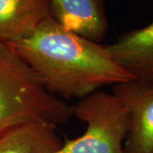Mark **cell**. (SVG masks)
<instances>
[{
    "mask_svg": "<svg viewBox=\"0 0 153 153\" xmlns=\"http://www.w3.org/2000/svg\"><path fill=\"white\" fill-rule=\"evenodd\" d=\"M72 116L87 125L84 134L66 140L57 153H124L129 117L124 103L114 94L98 90L71 106Z\"/></svg>",
    "mask_w": 153,
    "mask_h": 153,
    "instance_id": "cell-3",
    "label": "cell"
},
{
    "mask_svg": "<svg viewBox=\"0 0 153 153\" xmlns=\"http://www.w3.org/2000/svg\"><path fill=\"white\" fill-rule=\"evenodd\" d=\"M71 106L44 88L28 65L0 42V130L32 122L62 124Z\"/></svg>",
    "mask_w": 153,
    "mask_h": 153,
    "instance_id": "cell-2",
    "label": "cell"
},
{
    "mask_svg": "<svg viewBox=\"0 0 153 153\" xmlns=\"http://www.w3.org/2000/svg\"><path fill=\"white\" fill-rule=\"evenodd\" d=\"M63 146L56 125L32 122L0 130V153H57Z\"/></svg>",
    "mask_w": 153,
    "mask_h": 153,
    "instance_id": "cell-8",
    "label": "cell"
},
{
    "mask_svg": "<svg viewBox=\"0 0 153 153\" xmlns=\"http://www.w3.org/2000/svg\"><path fill=\"white\" fill-rule=\"evenodd\" d=\"M49 17V0H0V42L27 37Z\"/></svg>",
    "mask_w": 153,
    "mask_h": 153,
    "instance_id": "cell-7",
    "label": "cell"
},
{
    "mask_svg": "<svg viewBox=\"0 0 153 153\" xmlns=\"http://www.w3.org/2000/svg\"><path fill=\"white\" fill-rule=\"evenodd\" d=\"M152 81H153V80H152Z\"/></svg>",
    "mask_w": 153,
    "mask_h": 153,
    "instance_id": "cell-9",
    "label": "cell"
},
{
    "mask_svg": "<svg viewBox=\"0 0 153 153\" xmlns=\"http://www.w3.org/2000/svg\"><path fill=\"white\" fill-rule=\"evenodd\" d=\"M113 60L136 80H153V21L105 45Z\"/></svg>",
    "mask_w": 153,
    "mask_h": 153,
    "instance_id": "cell-6",
    "label": "cell"
},
{
    "mask_svg": "<svg viewBox=\"0 0 153 153\" xmlns=\"http://www.w3.org/2000/svg\"><path fill=\"white\" fill-rule=\"evenodd\" d=\"M7 44L60 99L80 100L106 85L134 80L105 46L71 33L51 16L28 36Z\"/></svg>",
    "mask_w": 153,
    "mask_h": 153,
    "instance_id": "cell-1",
    "label": "cell"
},
{
    "mask_svg": "<svg viewBox=\"0 0 153 153\" xmlns=\"http://www.w3.org/2000/svg\"><path fill=\"white\" fill-rule=\"evenodd\" d=\"M113 94L128 111L124 153H153V81L134 79L119 83L114 85Z\"/></svg>",
    "mask_w": 153,
    "mask_h": 153,
    "instance_id": "cell-4",
    "label": "cell"
},
{
    "mask_svg": "<svg viewBox=\"0 0 153 153\" xmlns=\"http://www.w3.org/2000/svg\"><path fill=\"white\" fill-rule=\"evenodd\" d=\"M50 16L61 27L91 42L105 36L107 19L101 0H49Z\"/></svg>",
    "mask_w": 153,
    "mask_h": 153,
    "instance_id": "cell-5",
    "label": "cell"
}]
</instances>
